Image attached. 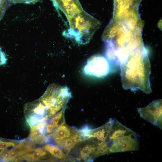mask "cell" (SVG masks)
<instances>
[{
	"mask_svg": "<svg viewBox=\"0 0 162 162\" xmlns=\"http://www.w3.org/2000/svg\"><path fill=\"white\" fill-rule=\"evenodd\" d=\"M123 88L133 91L152 92L149 80L151 66L145 47L130 53L120 65Z\"/></svg>",
	"mask_w": 162,
	"mask_h": 162,
	"instance_id": "obj_1",
	"label": "cell"
},
{
	"mask_svg": "<svg viewBox=\"0 0 162 162\" xmlns=\"http://www.w3.org/2000/svg\"><path fill=\"white\" fill-rule=\"evenodd\" d=\"M69 28L63 34L74 39L78 44L88 43L100 25V22L83 11L69 21Z\"/></svg>",
	"mask_w": 162,
	"mask_h": 162,
	"instance_id": "obj_2",
	"label": "cell"
},
{
	"mask_svg": "<svg viewBox=\"0 0 162 162\" xmlns=\"http://www.w3.org/2000/svg\"><path fill=\"white\" fill-rule=\"evenodd\" d=\"M71 96L67 87L55 84L50 85L39 100L45 107L47 119L65 108Z\"/></svg>",
	"mask_w": 162,
	"mask_h": 162,
	"instance_id": "obj_3",
	"label": "cell"
},
{
	"mask_svg": "<svg viewBox=\"0 0 162 162\" xmlns=\"http://www.w3.org/2000/svg\"><path fill=\"white\" fill-rule=\"evenodd\" d=\"M110 70L108 61L105 57L99 54L90 57L83 68V72L86 75L99 78L107 76Z\"/></svg>",
	"mask_w": 162,
	"mask_h": 162,
	"instance_id": "obj_4",
	"label": "cell"
},
{
	"mask_svg": "<svg viewBox=\"0 0 162 162\" xmlns=\"http://www.w3.org/2000/svg\"><path fill=\"white\" fill-rule=\"evenodd\" d=\"M137 110L142 118L162 129V99L153 101Z\"/></svg>",
	"mask_w": 162,
	"mask_h": 162,
	"instance_id": "obj_5",
	"label": "cell"
},
{
	"mask_svg": "<svg viewBox=\"0 0 162 162\" xmlns=\"http://www.w3.org/2000/svg\"><path fill=\"white\" fill-rule=\"evenodd\" d=\"M109 148L110 153L137 151L139 149L137 135L109 139Z\"/></svg>",
	"mask_w": 162,
	"mask_h": 162,
	"instance_id": "obj_6",
	"label": "cell"
},
{
	"mask_svg": "<svg viewBox=\"0 0 162 162\" xmlns=\"http://www.w3.org/2000/svg\"><path fill=\"white\" fill-rule=\"evenodd\" d=\"M53 4L64 13L68 21L84 11L79 0H56Z\"/></svg>",
	"mask_w": 162,
	"mask_h": 162,
	"instance_id": "obj_7",
	"label": "cell"
},
{
	"mask_svg": "<svg viewBox=\"0 0 162 162\" xmlns=\"http://www.w3.org/2000/svg\"><path fill=\"white\" fill-rule=\"evenodd\" d=\"M113 120L111 118L100 127L93 129L89 140L98 146L104 142L108 138L109 133Z\"/></svg>",
	"mask_w": 162,
	"mask_h": 162,
	"instance_id": "obj_8",
	"label": "cell"
},
{
	"mask_svg": "<svg viewBox=\"0 0 162 162\" xmlns=\"http://www.w3.org/2000/svg\"><path fill=\"white\" fill-rule=\"evenodd\" d=\"M47 124L46 121H45L31 127L29 136V139L34 142L38 144L47 142L49 138L45 135Z\"/></svg>",
	"mask_w": 162,
	"mask_h": 162,
	"instance_id": "obj_9",
	"label": "cell"
},
{
	"mask_svg": "<svg viewBox=\"0 0 162 162\" xmlns=\"http://www.w3.org/2000/svg\"><path fill=\"white\" fill-rule=\"evenodd\" d=\"M136 133L116 120H113L108 138L110 140L130 135H135Z\"/></svg>",
	"mask_w": 162,
	"mask_h": 162,
	"instance_id": "obj_10",
	"label": "cell"
},
{
	"mask_svg": "<svg viewBox=\"0 0 162 162\" xmlns=\"http://www.w3.org/2000/svg\"><path fill=\"white\" fill-rule=\"evenodd\" d=\"M77 130L67 125L64 120L52 133V137L56 142L70 137Z\"/></svg>",
	"mask_w": 162,
	"mask_h": 162,
	"instance_id": "obj_11",
	"label": "cell"
},
{
	"mask_svg": "<svg viewBox=\"0 0 162 162\" xmlns=\"http://www.w3.org/2000/svg\"><path fill=\"white\" fill-rule=\"evenodd\" d=\"M82 146L79 152V157L76 158L78 161L81 160L90 161L94 159V154L98 146L92 141Z\"/></svg>",
	"mask_w": 162,
	"mask_h": 162,
	"instance_id": "obj_12",
	"label": "cell"
},
{
	"mask_svg": "<svg viewBox=\"0 0 162 162\" xmlns=\"http://www.w3.org/2000/svg\"><path fill=\"white\" fill-rule=\"evenodd\" d=\"M33 143L26 140L17 144L13 148L8 150L10 158L12 160L21 156L33 149Z\"/></svg>",
	"mask_w": 162,
	"mask_h": 162,
	"instance_id": "obj_13",
	"label": "cell"
},
{
	"mask_svg": "<svg viewBox=\"0 0 162 162\" xmlns=\"http://www.w3.org/2000/svg\"><path fill=\"white\" fill-rule=\"evenodd\" d=\"M84 141L78 131L70 137L65 139L57 141V145L62 147L67 152H70L71 150L76 144Z\"/></svg>",
	"mask_w": 162,
	"mask_h": 162,
	"instance_id": "obj_14",
	"label": "cell"
},
{
	"mask_svg": "<svg viewBox=\"0 0 162 162\" xmlns=\"http://www.w3.org/2000/svg\"><path fill=\"white\" fill-rule=\"evenodd\" d=\"M47 153L43 148H38L33 149L22 156H20L21 161L25 160L27 161H34L46 159Z\"/></svg>",
	"mask_w": 162,
	"mask_h": 162,
	"instance_id": "obj_15",
	"label": "cell"
},
{
	"mask_svg": "<svg viewBox=\"0 0 162 162\" xmlns=\"http://www.w3.org/2000/svg\"><path fill=\"white\" fill-rule=\"evenodd\" d=\"M43 148L54 158L62 160L74 161V160L58 146L50 144L45 145Z\"/></svg>",
	"mask_w": 162,
	"mask_h": 162,
	"instance_id": "obj_16",
	"label": "cell"
},
{
	"mask_svg": "<svg viewBox=\"0 0 162 162\" xmlns=\"http://www.w3.org/2000/svg\"><path fill=\"white\" fill-rule=\"evenodd\" d=\"M65 108H63L58 113L52 118L47 124L46 127V132L47 134L52 133L59 125V124L62 119L64 118Z\"/></svg>",
	"mask_w": 162,
	"mask_h": 162,
	"instance_id": "obj_17",
	"label": "cell"
},
{
	"mask_svg": "<svg viewBox=\"0 0 162 162\" xmlns=\"http://www.w3.org/2000/svg\"><path fill=\"white\" fill-rule=\"evenodd\" d=\"M109 153H110L107 139L104 142L97 147L94 154L93 158H94L99 156Z\"/></svg>",
	"mask_w": 162,
	"mask_h": 162,
	"instance_id": "obj_18",
	"label": "cell"
},
{
	"mask_svg": "<svg viewBox=\"0 0 162 162\" xmlns=\"http://www.w3.org/2000/svg\"><path fill=\"white\" fill-rule=\"evenodd\" d=\"M18 144L16 142L0 139V151L10 147H14Z\"/></svg>",
	"mask_w": 162,
	"mask_h": 162,
	"instance_id": "obj_19",
	"label": "cell"
},
{
	"mask_svg": "<svg viewBox=\"0 0 162 162\" xmlns=\"http://www.w3.org/2000/svg\"><path fill=\"white\" fill-rule=\"evenodd\" d=\"M13 3H24L26 4L34 3L39 0H8Z\"/></svg>",
	"mask_w": 162,
	"mask_h": 162,
	"instance_id": "obj_20",
	"label": "cell"
},
{
	"mask_svg": "<svg viewBox=\"0 0 162 162\" xmlns=\"http://www.w3.org/2000/svg\"><path fill=\"white\" fill-rule=\"evenodd\" d=\"M4 0H0V12H1V13L2 11H3V8L4 6Z\"/></svg>",
	"mask_w": 162,
	"mask_h": 162,
	"instance_id": "obj_21",
	"label": "cell"
},
{
	"mask_svg": "<svg viewBox=\"0 0 162 162\" xmlns=\"http://www.w3.org/2000/svg\"><path fill=\"white\" fill-rule=\"evenodd\" d=\"M52 2H53V3H54V2H56V0H52Z\"/></svg>",
	"mask_w": 162,
	"mask_h": 162,
	"instance_id": "obj_22",
	"label": "cell"
}]
</instances>
